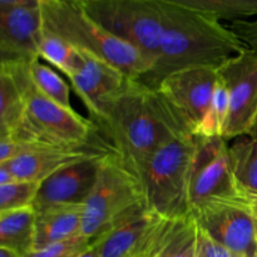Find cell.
Returning a JSON list of instances; mask_svg holds the SVG:
<instances>
[{
    "mask_svg": "<svg viewBox=\"0 0 257 257\" xmlns=\"http://www.w3.org/2000/svg\"><path fill=\"white\" fill-rule=\"evenodd\" d=\"M163 14L160 50L152 69L138 82L156 89L177 70L198 65L218 67L247 48L220 18L158 0Z\"/></svg>",
    "mask_w": 257,
    "mask_h": 257,
    "instance_id": "cell-1",
    "label": "cell"
},
{
    "mask_svg": "<svg viewBox=\"0 0 257 257\" xmlns=\"http://www.w3.org/2000/svg\"><path fill=\"white\" fill-rule=\"evenodd\" d=\"M95 124L109 138L112 150L137 173L166 141L192 133L157 90L132 79Z\"/></svg>",
    "mask_w": 257,
    "mask_h": 257,
    "instance_id": "cell-2",
    "label": "cell"
},
{
    "mask_svg": "<svg viewBox=\"0 0 257 257\" xmlns=\"http://www.w3.org/2000/svg\"><path fill=\"white\" fill-rule=\"evenodd\" d=\"M39 7L43 28L79 52L107 60L133 80L141 79L152 69V60L98 24L80 0H39Z\"/></svg>",
    "mask_w": 257,
    "mask_h": 257,
    "instance_id": "cell-3",
    "label": "cell"
},
{
    "mask_svg": "<svg viewBox=\"0 0 257 257\" xmlns=\"http://www.w3.org/2000/svg\"><path fill=\"white\" fill-rule=\"evenodd\" d=\"M147 210L140 175L110 150L100 160L95 185L84 202L82 235L93 241Z\"/></svg>",
    "mask_w": 257,
    "mask_h": 257,
    "instance_id": "cell-4",
    "label": "cell"
},
{
    "mask_svg": "<svg viewBox=\"0 0 257 257\" xmlns=\"http://www.w3.org/2000/svg\"><path fill=\"white\" fill-rule=\"evenodd\" d=\"M0 65L9 70L25 100L24 123L9 137L55 147H93L92 141L99 127L73 108L63 107L39 92L30 79L28 63H0Z\"/></svg>",
    "mask_w": 257,
    "mask_h": 257,
    "instance_id": "cell-5",
    "label": "cell"
},
{
    "mask_svg": "<svg viewBox=\"0 0 257 257\" xmlns=\"http://www.w3.org/2000/svg\"><path fill=\"white\" fill-rule=\"evenodd\" d=\"M198 138L181 133L161 145L140 171L148 206L168 220L191 213L190 183Z\"/></svg>",
    "mask_w": 257,
    "mask_h": 257,
    "instance_id": "cell-6",
    "label": "cell"
},
{
    "mask_svg": "<svg viewBox=\"0 0 257 257\" xmlns=\"http://www.w3.org/2000/svg\"><path fill=\"white\" fill-rule=\"evenodd\" d=\"M90 18L155 64L163 32L158 0H80Z\"/></svg>",
    "mask_w": 257,
    "mask_h": 257,
    "instance_id": "cell-7",
    "label": "cell"
},
{
    "mask_svg": "<svg viewBox=\"0 0 257 257\" xmlns=\"http://www.w3.org/2000/svg\"><path fill=\"white\" fill-rule=\"evenodd\" d=\"M198 228L240 257L257 250V225L247 196L215 197L191 211Z\"/></svg>",
    "mask_w": 257,
    "mask_h": 257,
    "instance_id": "cell-8",
    "label": "cell"
},
{
    "mask_svg": "<svg viewBox=\"0 0 257 257\" xmlns=\"http://www.w3.org/2000/svg\"><path fill=\"white\" fill-rule=\"evenodd\" d=\"M217 69L215 65L185 68L168 74L156 88L195 136L211 107Z\"/></svg>",
    "mask_w": 257,
    "mask_h": 257,
    "instance_id": "cell-9",
    "label": "cell"
},
{
    "mask_svg": "<svg viewBox=\"0 0 257 257\" xmlns=\"http://www.w3.org/2000/svg\"><path fill=\"white\" fill-rule=\"evenodd\" d=\"M218 77L228 93V118L223 138L247 136L257 119V55L251 50L218 65Z\"/></svg>",
    "mask_w": 257,
    "mask_h": 257,
    "instance_id": "cell-10",
    "label": "cell"
},
{
    "mask_svg": "<svg viewBox=\"0 0 257 257\" xmlns=\"http://www.w3.org/2000/svg\"><path fill=\"white\" fill-rule=\"evenodd\" d=\"M190 183L191 211L215 197L240 193L231 170L228 141L222 137H198Z\"/></svg>",
    "mask_w": 257,
    "mask_h": 257,
    "instance_id": "cell-11",
    "label": "cell"
},
{
    "mask_svg": "<svg viewBox=\"0 0 257 257\" xmlns=\"http://www.w3.org/2000/svg\"><path fill=\"white\" fill-rule=\"evenodd\" d=\"M173 220L147 210L107 235L98 237L100 257H153L157 255Z\"/></svg>",
    "mask_w": 257,
    "mask_h": 257,
    "instance_id": "cell-12",
    "label": "cell"
},
{
    "mask_svg": "<svg viewBox=\"0 0 257 257\" xmlns=\"http://www.w3.org/2000/svg\"><path fill=\"white\" fill-rule=\"evenodd\" d=\"M43 19L39 4L0 9V63L39 60Z\"/></svg>",
    "mask_w": 257,
    "mask_h": 257,
    "instance_id": "cell-13",
    "label": "cell"
},
{
    "mask_svg": "<svg viewBox=\"0 0 257 257\" xmlns=\"http://www.w3.org/2000/svg\"><path fill=\"white\" fill-rule=\"evenodd\" d=\"M82 54V65L70 75L69 80L75 94L92 115L93 122L98 123L131 79L107 60L83 52Z\"/></svg>",
    "mask_w": 257,
    "mask_h": 257,
    "instance_id": "cell-14",
    "label": "cell"
},
{
    "mask_svg": "<svg viewBox=\"0 0 257 257\" xmlns=\"http://www.w3.org/2000/svg\"><path fill=\"white\" fill-rule=\"evenodd\" d=\"M105 153L67 166L43 181L34 202L35 211L54 205L84 203L94 187L100 160Z\"/></svg>",
    "mask_w": 257,
    "mask_h": 257,
    "instance_id": "cell-15",
    "label": "cell"
},
{
    "mask_svg": "<svg viewBox=\"0 0 257 257\" xmlns=\"http://www.w3.org/2000/svg\"><path fill=\"white\" fill-rule=\"evenodd\" d=\"M110 150L112 147H44L0 165L9 170L15 181L43 182L67 166Z\"/></svg>",
    "mask_w": 257,
    "mask_h": 257,
    "instance_id": "cell-16",
    "label": "cell"
},
{
    "mask_svg": "<svg viewBox=\"0 0 257 257\" xmlns=\"http://www.w3.org/2000/svg\"><path fill=\"white\" fill-rule=\"evenodd\" d=\"M84 203L54 205L37 211L35 250L82 235Z\"/></svg>",
    "mask_w": 257,
    "mask_h": 257,
    "instance_id": "cell-17",
    "label": "cell"
},
{
    "mask_svg": "<svg viewBox=\"0 0 257 257\" xmlns=\"http://www.w3.org/2000/svg\"><path fill=\"white\" fill-rule=\"evenodd\" d=\"M37 211L34 207L0 211V247L25 256L35 250Z\"/></svg>",
    "mask_w": 257,
    "mask_h": 257,
    "instance_id": "cell-18",
    "label": "cell"
},
{
    "mask_svg": "<svg viewBox=\"0 0 257 257\" xmlns=\"http://www.w3.org/2000/svg\"><path fill=\"white\" fill-rule=\"evenodd\" d=\"M231 170L241 195L257 197V138L241 136L228 142Z\"/></svg>",
    "mask_w": 257,
    "mask_h": 257,
    "instance_id": "cell-19",
    "label": "cell"
},
{
    "mask_svg": "<svg viewBox=\"0 0 257 257\" xmlns=\"http://www.w3.org/2000/svg\"><path fill=\"white\" fill-rule=\"evenodd\" d=\"M24 120V97L9 70L0 65V138L14 135Z\"/></svg>",
    "mask_w": 257,
    "mask_h": 257,
    "instance_id": "cell-20",
    "label": "cell"
},
{
    "mask_svg": "<svg viewBox=\"0 0 257 257\" xmlns=\"http://www.w3.org/2000/svg\"><path fill=\"white\" fill-rule=\"evenodd\" d=\"M198 226L192 213L172 221L156 257H197Z\"/></svg>",
    "mask_w": 257,
    "mask_h": 257,
    "instance_id": "cell-21",
    "label": "cell"
},
{
    "mask_svg": "<svg viewBox=\"0 0 257 257\" xmlns=\"http://www.w3.org/2000/svg\"><path fill=\"white\" fill-rule=\"evenodd\" d=\"M40 59H45L53 67L64 73L68 78L74 74L83 63V54L67 40L48 32L43 28L39 48Z\"/></svg>",
    "mask_w": 257,
    "mask_h": 257,
    "instance_id": "cell-22",
    "label": "cell"
},
{
    "mask_svg": "<svg viewBox=\"0 0 257 257\" xmlns=\"http://www.w3.org/2000/svg\"><path fill=\"white\" fill-rule=\"evenodd\" d=\"M215 15L221 20L248 19L257 15V0H162Z\"/></svg>",
    "mask_w": 257,
    "mask_h": 257,
    "instance_id": "cell-23",
    "label": "cell"
},
{
    "mask_svg": "<svg viewBox=\"0 0 257 257\" xmlns=\"http://www.w3.org/2000/svg\"><path fill=\"white\" fill-rule=\"evenodd\" d=\"M28 70L33 84L39 92L63 107L72 108L69 85L54 69L40 63L39 59L28 63Z\"/></svg>",
    "mask_w": 257,
    "mask_h": 257,
    "instance_id": "cell-24",
    "label": "cell"
},
{
    "mask_svg": "<svg viewBox=\"0 0 257 257\" xmlns=\"http://www.w3.org/2000/svg\"><path fill=\"white\" fill-rule=\"evenodd\" d=\"M228 118V93L226 85L218 77L211 107L205 120L196 133L198 137H222Z\"/></svg>",
    "mask_w": 257,
    "mask_h": 257,
    "instance_id": "cell-25",
    "label": "cell"
},
{
    "mask_svg": "<svg viewBox=\"0 0 257 257\" xmlns=\"http://www.w3.org/2000/svg\"><path fill=\"white\" fill-rule=\"evenodd\" d=\"M42 182L13 181L0 186V211L34 207Z\"/></svg>",
    "mask_w": 257,
    "mask_h": 257,
    "instance_id": "cell-26",
    "label": "cell"
},
{
    "mask_svg": "<svg viewBox=\"0 0 257 257\" xmlns=\"http://www.w3.org/2000/svg\"><path fill=\"white\" fill-rule=\"evenodd\" d=\"M89 243V238L79 235L64 242L55 243L40 250H34L23 257H74Z\"/></svg>",
    "mask_w": 257,
    "mask_h": 257,
    "instance_id": "cell-27",
    "label": "cell"
},
{
    "mask_svg": "<svg viewBox=\"0 0 257 257\" xmlns=\"http://www.w3.org/2000/svg\"><path fill=\"white\" fill-rule=\"evenodd\" d=\"M228 27L245 47L257 55V15L252 19L233 20Z\"/></svg>",
    "mask_w": 257,
    "mask_h": 257,
    "instance_id": "cell-28",
    "label": "cell"
},
{
    "mask_svg": "<svg viewBox=\"0 0 257 257\" xmlns=\"http://www.w3.org/2000/svg\"><path fill=\"white\" fill-rule=\"evenodd\" d=\"M197 257H240L198 228Z\"/></svg>",
    "mask_w": 257,
    "mask_h": 257,
    "instance_id": "cell-29",
    "label": "cell"
},
{
    "mask_svg": "<svg viewBox=\"0 0 257 257\" xmlns=\"http://www.w3.org/2000/svg\"><path fill=\"white\" fill-rule=\"evenodd\" d=\"M74 257H100V248L99 241L95 240L90 241L89 245L85 246L80 252H78Z\"/></svg>",
    "mask_w": 257,
    "mask_h": 257,
    "instance_id": "cell-30",
    "label": "cell"
},
{
    "mask_svg": "<svg viewBox=\"0 0 257 257\" xmlns=\"http://www.w3.org/2000/svg\"><path fill=\"white\" fill-rule=\"evenodd\" d=\"M24 4H39V0H0V9Z\"/></svg>",
    "mask_w": 257,
    "mask_h": 257,
    "instance_id": "cell-31",
    "label": "cell"
},
{
    "mask_svg": "<svg viewBox=\"0 0 257 257\" xmlns=\"http://www.w3.org/2000/svg\"><path fill=\"white\" fill-rule=\"evenodd\" d=\"M14 180V177L12 176V173L9 172V170H8L5 166L0 165V186L3 185H8V183L13 182Z\"/></svg>",
    "mask_w": 257,
    "mask_h": 257,
    "instance_id": "cell-32",
    "label": "cell"
},
{
    "mask_svg": "<svg viewBox=\"0 0 257 257\" xmlns=\"http://www.w3.org/2000/svg\"><path fill=\"white\" fill-rule=\"evenodd\" d=\"M0 257H22L20 255H18L15 251L9 250L7 247H0Z\"/></svg>",
    "mask_w": 257,
    "mask_h": 257,
    "instance_id": "cell-33",
    "label": "cell"
},
{
    "mask_svg": "<svg viewBox=\"0 0 257 257\" xmlns=\"http://www.w3.org/2000/svg\"><path fill=\"white\" fill-rule=\"evenodd\" d=\"M251 203V208H252V212L253 216H255V220H256V225H257V197H248Z\"/></svg>",
    "mask_w": 257,
    "mask_h": 257,
    "instance_id": "cell-34",
    "label": "cell"
},
{
    "mask_svg": "<svg viewBox=\"0 0 257 257\" xmlns=\"http://www.w3.org/2000/svg\"><path fill=\"white\" fill-rule=\"evenodd\" d=\"M248 136H252V137H256L257 138V119H256L255 124H253L252 130H251V132L248 133Z\"/></svg>",
    "mask_w": 257,
    "mask_h": 257,
    "instance_id": "cell-35",
    "label": "cell"
},
{
    "mask_svg": "<svg viewBox=\"0 0 257 257\" xmlns=\"http://www.w3.org/2000/svg\"><path fill=\"white\" fill-rule=\"evenodd\" d=\"M243 257H257V250H256V251H253V252L248 253V255L243 256Z\"/></svg>",
    "mask_w": 257,
    "mask_h": 257,
    "instance_id": "cell-36",
    "label": "cell"
},
{
    "mask_svg": "<svg viewBox=\"0 0 257 257\" xmlns=\"http://www.w3.org/2000/svg\"><path fill=\"white\" fill-rule=\"evenodd\" d=\"M153 257H156V256H153Z\"/></svg>",
    "mask_w": 257,
    "mask_h": 257,
    "instance_id": "cell-37",
    "label": "cell"
}]
</instances>
